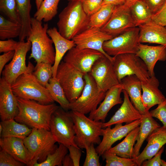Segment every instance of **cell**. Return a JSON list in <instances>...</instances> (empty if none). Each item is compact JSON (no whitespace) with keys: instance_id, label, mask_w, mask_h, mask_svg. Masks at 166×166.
<instances>
[{"instance_id":"36","label":"cell","mask_w":166,"mask_h":166,"mask_svg":"<svg viewBox=\"0 0 166 166\" xmlns=\"http://www.w3.org/2000/svg\"><path fill=\"white\" fill-rule=\"evenodd\" d=\"M56 151L48 155L45 160L38 163L37 162L34 166H61L62 161L65 156L68 154V148L64 145L59 144Z\"/></svg>"},{"instance_id":"28","label":"cell","mask_w":166,"mask_h":166,"mask_svg":"<svg viewBox=\"0 0 166 166\" xmlns=\"http://www.w3.org/2000/svg\"><path fill=\"white\" fill-rule=\"evenodd\" d=\"M141 120L136 142L134 147L133 158H136L139 154L141 147L148 136L154 130L161 126L151 116L149 112L143 115Z\"/></svg>"},{"instance_id":"10","label":"cell","mask_w":166,"mask_h":166,"mask_svg":"<svg viewBox=\"0 0 166 166\" xmlns=\"http://www.w3.org/2000/svg\"><path fill=\"white\" fill-rule=\"evenodd\" d=\"M114 57V69L120 82L125 77L132 75L142 81H146L150 77L146 65L136 54L125 53Z\"/></svg>"},{"instance_id":"23","label":"cell","mask_w":166,"mask_h":166,"mask_svg":"<svg viewBox=\"0 0 166 166\" xmlns=\"http://www.w3.org/2000/svg\"><path fill=\"white\" fill-rule=\"evenodd\" d=\"M139 42L162 45L166 47V27L152 20L140 25Z\"/></svg>"},{"instance_id":"4","label":"cell","mask_w":166,"mask_h":166,"mask_svg":"<svg viewBox=\"0 0 166 166\" xmlns=\"http://www.w3.org/2000/svg\"><path fill=\"white\" fill-rule=\"evenodd\" d=\"M23 140L30 155L29 166L45 161L58 147L50 131L45 129L32 128L31 133Z\"/></svg>"},{"instance_id":"8","label":"cell","mask_w":166,"mask_h":166,"mask_svg":"<svg viewBox=\"0 0 166 166\" xmlns=\"http://www.w3.org/2000/svg\"><path fill=\"white\" fill-rule=\"evenodd\" d=\"M85 85L80 97L70 103L69 110L86 114L96 110L103 100L106 92L100 91L89 73L84 76Z\"/></svg>"},{"instance_id":"7","label":"cell","mask_w":166,"mask_h":166,"mask_svg":"<svg viewBox=\"0 0 166 166\" xmlns=\"http://www.w3.org/2000/svg\"><path fill=\"white\" fill-rule=\"evenodd\" d=\"M84 74L70 64L61 61L56 78L59 82L70 103L81 95L85 85Z\"/></svg>"},{"instance_id":"50","label":"cell","mask_w":166,"mask_h":166,"mask_svg":"<svg viewBox=\"0 0 166 166\" xmlns=\"http://www.w3.org/2000/svg\"><path fill=\"white\" fill-rule=\"evenodd\" d=\"M124 3L125 0H103L102 6L108 4H111L116 6L122 5Z\"/></svg>"},{"instance_id":"49","label":"cell","mask_w":166,"mask_h":166,"mask_svg":"<svg viewBox=\"0 0 166 166\" xmlns=\"http://www.w3.org/2000/svg\"><path fill=\"white\" fill-rule=\"evenodd\" d=\"M15 53V51H11L0 56V74L1 75L6 64L13 58Z\"/></svg>"},{"instance_id":"1","label":"cell","mask_w":166,"mask_h":166,"mask_svg":"<svg viewBox=\"0 0 166 166\" xmlns=\"http://www.w3.org/2000/svg\"><path fill=\"white\" fill-rule=\"evenodd\" d=\"M17 99L18 112L14 118L16 121L32 128L49 130L52 115L59 106L54 103L44 105L33 100Z\"/></svg>"},{"instance_id":"9","label":"cell","mask_w":166,"mask_h":166,"mask_svg":"<svg viewBox=\"0 0 166 166\" xmlns=\"http://www.w3.org/2000/svg\"><path fill=\"white\" fill-rule=\"evenodd\" d=\"M74 123L70 112L59 107L53 114L49 123V131L57 142L68 148L71 145L79 147L75 142Z\"/></svg>"},{"instance_id":"35","label":"cell","mask_w":166,"mask_h":166,"mask_svg":"<svg viewBox=\"0 0 166 166\" xmlns=\"http://www.w3.org/2000/svg\"><path fill=\"white\" fill-rule=\"evenodd\" d=\"M115 6L108 4L102 6L97 11L90 16V27L101 28L109 19Z\"/></svg>"},{"instance_id":"55","label":"cell","mask_w":166,"mask_h":166,"mask_svg":"<svg viewBox=\"0 0 166 166\" xmlns=\"http://www.w3.org/2000/svg\"><path fill=\"white\" fill-rule=\"evenodd\" d=\"M3 130V127L1 124H0V135L2 133Z\"/></svg>"},{"instance_id":"15","label":"cell","mask_w":166,"mask_h":166,"mask_svg":"<svg viewBox=\"0 0 166 166\" xmlns=\"http://www.w3.org/2000/svg\"><path fill=\"white\" fill-rule=\"evenodd\" d=\"M104 56L96 50L80 49L75 46L67 52L63 60L70 64L85 75L89 73L94 63Z\"/></svg>"},{"instance_id":"51","label":"cell","mask_w":166,"mask_h":166,"mask_svg":"<svg viewBox=\"0 0 166 166\" xmlns=\"http://www.w3.org/2000/svg\"><path fill=\"white\" fill-rule=\"evenodd\" d=\"M62 165L63 166H74L72 160L69 154H67L64 157Z\"/></svg>"},{"instance_id":"48","label":"cell","mask_w":166,"mask_h":166,"mask_svg":"<svg viewBox=\"0 0 166 166\" xmlns=\"http://www.w3.org/2000/svg\"><path fill=\"white\" fill-rule=\"evenodd\" d=\"M152 14L157 12L163 6L166 0H143Z\"/></svg>"},{"instance_id":"5","label":"cell","mask_w":166,"mask_h":166,"mask_svg":"<svg viewBox=\"0 0 166 166\" xmlns=\"http://www.w3.org/2000/svg\"><path fill=\"white\" fill-rule=\"evenodd\" d=\"M11 87L18 97L34 100L44 105L54 101L47 89L38 81L32 72L20 75Z\"/></svg>"},{"instance_id":"29","label":"cell","mask_w":166,"mask_h":166,"mask_svg":"<svg viewBox=\"0 0 166 166\" xmlns=\"http://www.w3.org/2000/svg\"><path fill=\"white\" fill-rule=\"evenodd\" d=\"M3 130L1 137H15L24 139L31 133L32 128L19 123L14 119L1 121Z\"/></svg>"},{"instance_id":"13","label":"cell","mask_w":166,"mask_h":166,"mask_svg":"<svg viewBox=\"0 0 166 166\" xmlns=\"http://www.w3.org/2000/svg\"><path fill=\"white\" fill-rule=\"evenodd\" d=\"M89 73L101 91L106 92L120 83L115 71L113 62L105 56L94 63Z\"/></svg>"},{"instance_id":"32","label":"cell","mask_w":166,"mask_h":166,"mask_svg":"<svg viewBox=\"0 0 166 166\" xmlns=\"http://www.w3.org/2000/svg\"><path fill=\"white\" fill-rule=\"evenodd\" d=\"M60 0H43L34 15V17L40 22H47L57 14Z\"/></svg>"},{"instance_id":"11","label":"cell","mask_w":166,"mask_h":166,"mask_svg":"<svg viewBox=\"0 0 166 166\" xmlns=\"http://www.w3.org/2000/svg\"><path fill=\"white\" fill-rule=\"evenodd\" d=\"M139 28H130L119 35L105 42L103 45L105 52L115 57L128 53L136 54L138 50Z\"/></svg>"},{"instance_id":"24","label":"cell","mask_w":166,"mask_h":166,"mask_svg":"<svg viewBox=\"0 0 166 166\" xmlns=\"http://www.w3.org/2000/svg\"><path fill=\"white\" fill-rule=\"evenodd\" d=\"M159 83L155 75L150 77L146 81H141L142 101L147 111L163 102L165 98L159 89Z\"/></svg>"},{"instance_id":"18","label":"cell","mask_w":166,"mask_h":166,"mask_svg":"<svg viewBox=\"0 0 166 166\" xmlns=\"http://www.w3.org/2000/svg\"><path fill=\"white\" fill-rule=\"evenodd\" d=\"M18 112L17 97L11 85L2 77L0 79V117L1 121L14 119Z\"/></svg>"},{"instance_id":"19","label":"cell","mask_w":166,"mask_h":166,"mask_svg":"<svg viewBox=\"0 0 166 166\" xmlns=\"http://www.w3.org/2000/svg\"><path fill=\"white\" fill-rule=\"evenodd\" d=\"M123 87L120 83L108 90L105 98L97 108L89 113V117L96 121L105 122L108 113L114 106L122 104Z\"/></svg>"},{"instance_id":"53","label":"cell","mask_w":166,"mask_h":166,"mask_svg":"<svg viewBox=\"0 0 166 166\" xmlns=\"http://www.w3.org/2000/svg\"><path fill=\"white\" fill-rule=\"evenodd\" d=\"M43 0H35V4L37 9H38L39 8Z\"/></svg>"},{"instance_id":"2","label":"cell","mask_w":166,"mask_h":166,"mask_svg":"<svg viewBox=\"0 0 166 166\" xmlns=\"http://www.w3.org/2000/svg\"><path fill=\"white\" fill-rule=\"evenodd\" d=\"M58 18V30L69 40L90 27V16L84 10L81 0L69 2L59 14Z\"/></svg>"},{"instance_id":"46","label":"cell","mask_w":166,"mask_h":166,"mask_svg":"<svg viewBox=\"0 0 166 166\" xmlns=\"http://www.w3.org/2000/svg\"><path fill=\"white\" fill-rule=\"evenodd\" d=\"M164 150V146H163L157 153L152 158L146 160L142 164V166H161V156Z\"/></svg>"},{"instance_id":"14","label":"cell","mask_w":166,"mask_h":166,"mask_svg":"<svg viewBox=\"0 0 166 166\" xmlns=\"http://www.w3.org/2000/svg\"><path fill=\"white\" fill-rule=\"evenodd\" d=\"M135 27L130 7L124 4L115 6L109 19L100 30L113 38Z\"/></svg>"},{"instance_id":"54","label":"cell","mask_w":166,"mask_h":166,"mask_svg":"<svg viewBox=\"0 0 166 166\" xmlns=\"http://www.w3.org/2000/svg\"><path fill=\"white\" fill-rule=\"evenodd\" d=\"M161 166H166V161L162 159L161 160Z\"/></svg>"},{"instance_id":"40","label":"cell","mask_w":166,"mask_h":166,"mask_svg":"<svg viewBox=\"0 0 166 166\" xmlns=\"http://www.w3.org/2000/svg\"><path fill=\"white\" fill-rule=\"evenodd\" d=\"M94 144H91L85 146L86 156L83 166H100L99 155L97 152Z\"/></svg>"},{"instance_id":"37","label":"cell","mask_w":166,"mask_h":166,"mask_svg":"<svg viewBox=\"0 0 166 166\" xmlns=\"http://www.w3.org/2000/svg\"><path fill=\"white\" fill-rule=\"evenodd\" d=\"M52 66L53 65L48 63H37L32 72L38 81L45 87L53 77Z\"/></svg>"},{"instance_id":"27","label":"cell","mask_w":166,"mask_h":166,"mask_svg":"<svg viewBox=\"0 0 166 166\" xmlns=\"http://www.w3.org/2000/svg\"><path fill=\"white\" fill-rule=\"evenodd\" d=\"M1 149L6 151L18 160L29 166L30 157L23 139L15 137H1Z\"/></svg>"},{"instance_id":"30","label":"cell","mask_w":166,"mask_h":166,"mask_svg":"<svg viewBox=\"0 0 166 166\" xmlns=\"http://www.w3.org/2000/svg\"><path fill=\"white\" fill-rule=\"evenodd\" d=\"M139 131V126L129 132L121 142L108 151L122 157L132 158L134 147Z\"/></svg>"},{"instance_id":"56","label":"cell","mask_w":166,"mask_h":166,"mask_svg":"<svg viewBox=\"0 0 166 166\" xmlns=\"http://www.w3.org/2000/svg\"><path fill=\"white\" fill-rule=\"evenodd\" d=\"M69 2L73 1H74L78 0H67Z\"/></svg>"},{"instance_id":"22","label":"cell","mask_w":166,"mask_h":166,"mask_svg":"<svg viewBox=\"0 0 166 166\" xmlns=\"http://www.w3.org/2000/svg\"><path fill=\"white\" fill-rule=\"evenodd\" d=\"M136 54L145 64L151 77L155 75L154 69L157 61L166 60V47L162 45L150 46L139 43Z\"/></svg>"},{"instance_id":"34","label":"cell","mask_w":166,"mask_h":166,"mask_svg":"<svg viewBox=\"0 0 166 166\" xmlns=\"http://www.w3.org/2000/svg\"><path fill=\"white\" fill-rule=\"evenodd\" d=\"M21 31L20 23L0 15V39L1 40L19 37Z\"/></svg>"},{"instance_id":"20","label":"cell","mask_w":166,"mask_h":166,"mask_svg":"<svg viewBox=\"0 0 166 166\" xmlns=\"http://www.w3.org/2000/svg\"><path fill=\"white\" fill-rule=\"evenodd\" d=\"M147 144L143 151L133 158L137 166H140L144 161L154 156L166 144V128L163 126L154 130L146 139Z\"/></svg>"},{"instance_id":"26","label":"cell","mask_w":166,"mask_h":166,"mask_svg":"<svg viewBox=\"0 0 166 166\" xmlns=\"http://www.w3.org/2000/svg\"><path fill=\"white\" fill-rule=\"evenodd\" d=\"M120 83L135 107L142 114L148 113L144 108L142 99L141 81L135 75L127 76L123 78Z\"/></svg>"},{"instance_id":"44","label":"cell","mask_w":166,"mask_h":166,"mask_svg":"<svg viewBox=\"0 0 166 166\" xmlns=\"http://www.w3.org/2000/svg\"><path fill=\"white\" fill-rule=\"evenodd\" d=\"M152 20L166 27V1L160 9L152 14Z\"/></svg>"},{"instance_id":"38","label":"cell","mask_w":166,"mask_h":166,"mask_svg":"<svg viewBox=\"0 0 166 166\" xmlns=\"http://www.w3.org/2000/svg\"><path fill=\"white\" fill-rule=\"evenodd\" d=\"M101 156L103 160H105V166H137L133 158L122 157L108 151Z\"/></svg>"},{"instance_id":"39","label":"cell","mask_w":166,"mask_h":166,"mask_svg":"<svg viewBox=\"0 0 166 166\" xmlns=\"http://www.w3.org/2000/svg\"><path fill=\"white\" fill-rule=\"evenodd\" d=\"M0 11L8 19L21 24L15 0H0Z\"/></svg>"},{"instance_id":"42","label":"cell","mask_w":166,"mask_h":166,"mask_svg":"<svg viewBox=\"0 0 166 166\" xmlns=\"http://www.w3.org/2000/svg\"><path fill=\"white\" fill-rule=\"evenodd\" d=\"M149 112L152 117L158 119L166 128V97L163 102L158 105L155 109Z\"/></svg>"},{"instance_id":"17","label":"cell","mask_w":166,"mask_h":166,"mask_svg":"<svg viewBox=\"0 0 166 166\" xmlns=\"http://www.w3.org/2000/svg\"><path fill=\"white\" fill-rule=\"evenodd\" d=\"M141 121V119H140L124 125L122 124H117L113 128L111 126L103 128L102 140L96 148L99 156H102L105 152L108 151L117 141L125 137L129 132L139 126Z\"/></svg>"},{"instance_id":"52","label":"cell","mask_w":166,"mask_h":166,"mask_svg":"<svg viewBox=\"0 0 166 166\" xmlns=\"http://www.w3.org/2000/svg\"><path fill=\"white\" fill-rule=\"evenodd\" d=\"M139 0H125V5L130 7L135 2Z\"/></svg>"},{"instance_id":"21","label":"cell","mask_w":166,"mask_h":166,"mask_svg":"<svg viewBox=\"0 0 166 166\" xmlns=\"http://www.w3.org/2000/svg\"><path fill=\"white\" fill-rule=\"evenodd\" d=\"M124 99L120 108L107 122L103 123V128L124 123L129 124L141 119L143 115L135 107L126 91L123 90Z\"/></svg>"},{"instance_id":"47","label":"cell","mask_w":166,"mask_h":166,"mask_svg":"<svg viewBox=\"0 0 166 166\" xmlns=\"http://www.w3.org/2000/svg\"><path fill=\"white\" fill-rule=\"evenodd\" d=\"M68 148L69 154L72 160L74 166H79L82 153L81 148L73 145L70 146Z\"/></svg>"},{"instance_id":"25","label":"cell","mask_w":166,"mask_h":166,"mask_svg":"<svg viewBox=\"0 0 166 166\" xmlns=\"http://www.w3.org/2000/svg\"><path fill=\"white\" fill-rule=\"evenodd\" d=\"M47 33L55 46V59L52 69L53 77H56L57 67L62 59L69 50L75 46V45L72 40L68 39L61 35L55 27L48 29Z\"/></svg>"},{"instance_id":"6","label":"cell","mask_w":166,"mask_h":166,"mask_svg":"<svg viewBox=\"0 0 166 166\" xmlns=\"http://www.w3.org/2000/svg\"><path fill=\"white\" fill-rule=\"evenodd\" d=\"M70 114L74 123L75 132V142L80 148H85L86 144H99L101 140L103 122L96 121L85 114L70 110Z\"/></svg>"},{"instance_id":"57","label":"cell","mask_w":166,"mask_h":166,"mask_svg":"<svg viewBox=\"0 0 166 166\" xmlns=\"http://www.w3.org/2000/svg\"><path fill=\"white\" fill-rule=\"evenodd\" d=\"M165 154L166 155V148L165 150Z\"/></svg>"},{"instance_id":"43","label":"cell","mask_w":166,"mask_h":166,"mask_svg":"<svg viewBox=\"0 0 166 166\" xmlns=\"http://www.w3.org/2000/svg\"><path fill=\"white\" fill-rule=\"evenodd\" d=\"M25 165L6 151L1 149L0 151V166H23Z\"/></svg>"},{"instance_id":"31","label":"cell","mask_w":166,"mask_h":166,"mask_svg":"<svg viewBox=\"0 0 166 166\" xmlns=\"http://www.w3.org/2000/svg\"><path fill=\"white\" fill-rule=\"evenodd\" d=\"M52 98L66 111L69 110L70 103L67 99L64 90L56 77H52L45 86Z\"/></svg>"},{"instance_id":"12","label":"cell","mask_w":166,"mask_h":166,"mask_svg":"<svg viewBox=\"0 0 166 166\" xmlns=\"http://www.w3.org/2000/svg\"><path fill=\"white\" fill-rule=\"evenodd\" d=\"M31 47L30 41H19L13 58L5 66L2 73V77L11 85L21 74L34 71L35 67L29 61L27 65H26V54Z\"/></svg>"},{"instance_id":"45","label":"cell","mask_w":166,"mask_h":166,"mask_svg":"<svg viewBox=\"0 0 166 166\" xmlns=\"http://www.w3.org/2000/svg\"><path fill=\"white\" fill-rule=\"evenodd\" d=\"M19 41L17 42L12 39L0 41V53H6L15 51L17 47Z\"/></svg>"},{"instance_id":"3","label":"cell","mask_w":166,"mask_h":166,"mask_svg":"<svg viewBox=\"0 0 166 166\" xmlns=\"http://www.w3.org/2000/svg\"><path fill=\"white\" fill-rule=\"evenodd\" d=\"M31 28L26 38L31 44V53L29 58H34L37 63H48L53 65L55 59V50L53 41L48 35V25H42V22L34 17L31 18Z\"/></svg>"},{"instance_id":"16","label":"cell","mask_w":166,"mask_h":166,"mask_svg":"<svg viewBox=\"0 0 166 166\" xmlns=\"http://www.w3.org/2000/svg\"><path fill=\"white\" fill-rule=\"evenodd\" d=\"M113 37L102 31L100 28L89 27L77 35L72 40L75 46L80 49L88 48L99 51L113 61L114 57L107 54L103 48L104 43Z\"/></svg>"},{"instance_id":"41","label":"cell","mask_w":166,"mask_h":166,"mask_svg":"<svg viewBox=\"0 0 166 166\" xmlns=\"http://www.w3.org/2000/svg\"><path fill=\"white\" fill-rule=\"evenodd\" d=\"M85 12L90 16L101 7L103 0H81Z\"/></svg>"},{"instance_id":"33","label":"cell","mask_w":166,"mask_h":166,"mask_svg":"<svg viewBox=\"0 0 166 166\" xmlns=\"http://www.w3.org/2000/svg\"><path fill=\"white\" fill-rule=\"evenodd\" d=\"M131 15L136 27L152 20V14L143 0H139L130 7Z\"/></svg>"}]
</instances>
